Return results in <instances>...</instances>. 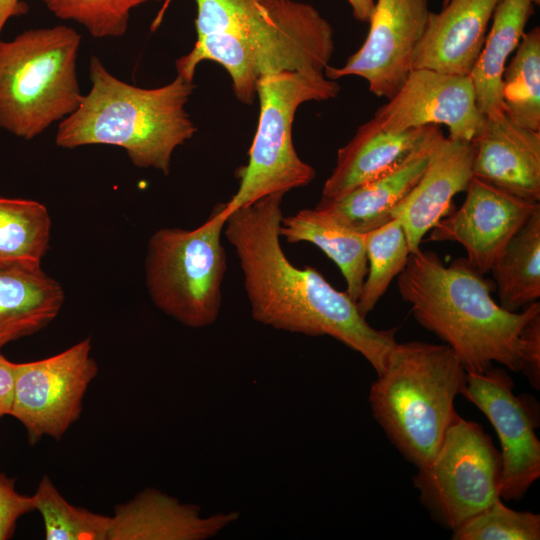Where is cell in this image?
<instances>
[{
    "label": "cell",
    "mask_w": 540,
    "mask_h": 540,
    "mask_svg": "<svg viewBox=\"0 0 540 540\" xmlns=\"http://www.w3.org/2000/svg\"><path fill=\"white\" fill-rule=\"evenodd\" d=\"M364 236L368 269L356 305L366 317L404 269L410 250L403 227L396 218Z\"/></svg>",
    "instance_id": "4316f807"
},
{
    "label": "cell",
    "mask_w": 540,
    "mask_h": 540,
    "mask_svg": "<svg viewBox=\"0 0 540 540\" xmlns=\"http://www.w3.org/2000/svg\"><path fill=\"white\" fill-rule=\"evenodd\" d=\"M472 142L442 135L434 144L428 165L410 192L392 211L400 221L411 253L449 212L453 197L466 191L472 174Z\"/></svg>",
    "instance_id": "9a60e30c"
},
{
    "label": "cell",
    "mask_w": 540,
    "mask_h": 540,
    "mask_svg": "<svg viewBox=\"0 0 540 540\" xmlns=\"http://www.w3.org/2000/svg\"><path fill=\"white\" fill-rule=\"evenodd\" d=\"M52 220L36 200L0 197V268H39L50 244Z\"/></svg>",
    "instance_id": "d4e9b609"
},
{
    "label": "cell",
    "mask_w": 540,
    "mask_h": 540,
    "mask_svg": "<svg viewBox=\"0 0 540 540\" xmlns=\"http://www.w3.org/2000/svg\"><path fill=\"white\" fill-rule=\"evenodd\" d=\"M32 496L47 540H108L110 516L70 504L47 475Z\"/></svg>",
    "instance_id": "83f0119b"
},
{
    "label": "cell",
    "mask_w": 540,
    "mask_h": 540,
    "mask_svg": "<svg viewBox=\"0 0 540 540\" xmlns=\"http://www.w3.org/2000/svg\"><path fill=\"white\" fill-rule=\"evenodd\" d=\"M446 1H447V0H444V2H443V3H445Z\"/></svg>",
    "instance_id": "74e56055"
},
{
    "label": "cell",
    "mask_w": 540,
    "mask_h": 540,
    "mask_svg": "<svg viewBox=\"0 0 540 540\" xmlns=\"http://www.w3.org/2000/svg\"><path fill=\"white\" fill-rule=\"evenodd\" d=\"M473 177L519 198L540 200V132L511 121L504 113L486 117L471 141Z\"/></svg>",
    "instance_id": "2e32d148"
},
{
    "label": "cell",
    "mask_w": 540,
    "mask_h": 540,
    "mask_svg": "<svg viewBox=\"0 0 540 540\" xmlns=\"http://www.w3.org/2000/svg\"><path fill=\"white\" fill-rule=\"evenodd\" d=\"M397 288L414 319L449 346L467 372L483 373L494 362L520 370V332L540 312L538 301L507 311L492 298L494 282L466 257L445 266L435 252L421 249L409 255Z\"/></svg>",
    "instance_id": "7a4b0ae2"
},
{
    "label": "cell",
    "mask_w": 540,
    "mask_h": 540,
    "mask_svg": "<svg viewBox=\"0 0 540 540\" xmlns=\"http://www.w3.org/2000/svg\"><path fill=\"white\" fill-rule=\"evenodd\" d=\"M459 209L429 231V241H453L466 250L469 264L481 274L490 271L510 238L540 205L519 198L475 177Z\"/></svg>",
    "instance_id": "5bb4252c"
},
{
    "label": "cell",
    "mask_w": 540,
    "mask_h": 540,
    "mask_svg": "<svg viewBox=\"0 0 540 540\" xmlns=\"http://www.w3.org/2000/svg\"><path fill=\"white\" fill-rule=\"evenodd\" d=\"M430 12L428 0H376L363 45L342 67L328 65L325 77H361L371 93L390 99L413 70Z\"/></svg>",
    "instance_id": "7c38bea8"
},
{
    "label": "cell",
    "mask_w": 540,
    "mask_h": 540,
    "mask_svg": "<svg viewBox=\"0 0 540 540\" xmlns=\"http://www.w3.org/2000/svg\"><path fill=\"white\" fill-rule=\"evenodd\" d=\"M453 540H538L540 515L507 507L501 498L452 531Z\"/></svg>",
    "instance_id": "f546056e"
},
{
    "label": "cell",
    "mask_w": 540,
    "mask_h": 540,
    "mask_svg": "<svg viewBox=\"0 0 540 540\" xmlns=\"http://www.w3.org/2000/svg\"><path fill=\"white\" fill-rule=\"evenodd\" d=\"M467 371L446 344L397 343L370 387L374 419L401 455L417 469L439 449L458 415L454 407Z\"/></svg>",
    "instance_id": "277c9868"
},
{
    "label": "cell",
    "mask_w": 540,
    "mask_h": 540,
    "mask_svg": "<svg viewBox=\"0 0 540 540\" xmlns=\"http://www.w3.org/2000/svg\"><path fill=\"white\" fill-rule=\"evenodd\" d=\"M354 18L360 22L369 23L375 5V0H347Z\"/></svg>",
    "instance_id": "d590c367"
},
{
    "label": "cell",
    "mask_w": 540,
    "mask_h": 540,
    "mask_svg": "<svg viewBox=\"0 0 540 540\" xmlns=\"http://www.w3.org/2000/svg\"><path fill=\"white\" fill-rule=\"evenodd\" d=\"M14 383L15 363L8 360L0 351V419L11 414Z\"/></svg>",
    "instance_id": "836d02e7"
},
{
    "label": "cell",
    "mask_w": 540,
    "mask_h": 540,
    "mask_svg": "<svg viewBox=\"0 0 540 540\" xmlns=\"http://www.w3.org/2000/svg\"><path fill=\"white\" fill-rule=\"evenodd\" d=\"M438 133L393 170L336 197H322L316 209L350 230L366 233L392 220V211L424 173Z\"/></svg>",
    "instance_id": "ffe728a7"
},
{
    "label": "cell",
    "mask_w": 540,
    "mask_h": 540,
    "mask_svg": "<svg viewBox=\"0 0 540 540\" xmlns=\"http://www.w3.org/2000/svg\"><path fill=\"white\" fill-rule=\"evenodd\" d=\"M532 0H499L492 16L483 48L470 72L477 105L486 117L504 113L502 77L510 55L517 49L529 19Z\"/></svg>",
    "instance_id": "7402d4cb"
},
{
    "label": "cell",
    "mask_w": 540,
    "mask_h": 540,
    "mask_svg": "<svg viewBox=\"0 0 540 540\" xmlns=\"http://www.w3.org/2000/svg\"><path fill=\"white\" fill-rule=\"evenodd\" d=\"M373 118L391 132L445 125L449 138L467 142L480 133L486 121L470 76L430 69H413Z\"/></svg>",
    "instance_id": "4fadbf2b"
},
{
    "label": "cell",
    "mask_w": 540,
    "mask_h": 540,
    "mask_svg": "<svg viewBox=\"0 0 540 540\" xmlns=\"http://www.w3.org/2000/svg\"><path fill=\"white\" fill-rule=\"evenodd\" d=\"M501 98L504 114L514 123L540 132V28L525 32L506 64Z\"/></svg>",
    "instance_id": "484cf974"
},
{
    "label": "cell",
    "mask_w": 540,
    "mask_h": 540,
    "mask_svg": "<svg viewBox=\"0 0 540 540\" xmlns=\"http://www.w3.org/2000/svg\"><path fill=\"white\" fill-rule=\"evenodd\" d=\"M266 10L241 31L196 39L189 53L175 62L177 75L193 82L202 61L222 65L233 91L250 104L260 78L285 71L324 74L334 52L333 29L312 5L293 0H265Z\"/></svg>",
    "instance_id": "5b68a950"
},
{
    "label": "cell",
    "mask_w": 540,
    "mask_h": 540,
    "mask_svg": "<svg viewBox=\"0 0 540 540\" xmlns=\"http://www.w3.org/2000/svg\"><path fill=\"white\" fill-rule=\"evenodd\" d=\"M41 1L56 17L81 24L95 38H107L123 36L132 9L150 0Z\"/></svg>",
    "instance_id": "f1b7e54d"
},
{
    "label": "cell",
    "mask_w": 540,
    "mask_h": 540,
    "mask_svg": "<svg viewBox=\"0 0 540 540\" xmlns=\"http://www.w3.org/2000/svg\"><path fill=\"white\" fill-rule=\"evenodd\" d=\"M499 0H447L430 12L413 69L469 76L483 48Z\"/></svg>",
    "instance_id": "ac0fdd59"
},
{
    "label": "cell",
    "mask_w": 540,
    "mask_h": 540,
    "mask_svg": "<svg viewBox=\"0 0 540 540\" xmlns=\"http://www.w3.org/2000/svg\"><path fill=\"white\" fill-rule=\"evenodd\" d=\"M284 195L233 211L224 227L240 262L253 319L291 333L330 336L361 354L380 375L397 344V329L372 327L346 292L317 269L289 261L280 243Z\"/></svg>",
    "instance_id": "6da1fadb"
},
{
    "label": "cell",
    "mask_w": 540,
    "mask_h": 540,
    "mask_svg": "<svg viewBox=\"0 0 540 540\" xmlns=\"http://www.w3.org/2000/svg\"><path fill=\"white\" fill-rule=\"evenodd\" d=\"M441 130L437 125L391 132L374 119L362 124L337 152L322 197H336L399 166Z\"/></svg>",
    "instance_id": "d6986e66"
},
{
    "label": "cell",
    "mask_w": 540,
    "mask_h": 540,
    "mask_svg": "<svg viewBox=\"0 0 540 540\" xmlns=\"http://www.w3.org/2000/svg\"><path fill=\"white\" fill-rule=\"evenodd\" d=\"M501 475V454L491 436L458 414L413 483L431 519L452 532L500 499Z\"/></svg>",
    "instance_id": "9c48e42d"
},
{
    "label": "cell",
    "mask_w": 540,
    "mask_h": 540,
    "mask_svg": "<svg viewBox=\"0 0 540 540\" xmlns=\"http://www.w3.org/2000/svg\"><path fill=\"white\" fill-rule=\"evenodd\" d=\"M521 340V366L520 372L524 374L529 384L539 390L540 388V312L533 315L523 326L520 332Z\"/></svg>",
    "instance_id": "d6a6232c"
},
{
    "label": "cell",
    "mask_w": 540,
    "mask_h": 540,
    "mask_svg": "<svg viewBox=\"0 0 540 540\" xmlns=\"http://www.w3.org/2000/svg\"><path fill=\"white\" fill-rule=\"evenodd\" d=\"M171 1L163 0V5L151 26L153 31L160 25ZM195 2L197 38L244 30L258 20L266 10L265 0H195Z\"/></svg>",
    "instance_id": "4dcf8cb0"
},
{
    "label": "cell",
    "mask_w": 540,
    "mask_h": 540,
    "mask_svg": "<svg viewBox=\"0 0 540 540\" xmlns=\"http://www.w3.org/2000/svg\"><path fill=\"white\" fill-rule=\"evenodd\" d=\"M229 215L220 204L199 227L161 228L148 240L144 266L149 296L184 326L203 328L218 319L227 269L221 235Z\"/></svg>",
    "instance_id": "52a82bcc"
},
{
    "label": "cell",
    "mask_w": 540,
    "mask_h": 540,
    "mask_svg": "<svg viewBox=\"0 0 540 540\" xmlns=\"http://www.w3.org/2000/svg\"><path fill=\"white\" fill-rule=\"evenodd\" d=\"M514 381L502 368L467 372L461 395L491 422L500 442V498L522 499L540 476V441L535 434V403L514 393Z\"/></svg>",
    "instance_id": "8fae6325"
},
{
    "label": "cell",
    "mask_w": 540,
    "mask_h": 540,
    "mask_svg": "<svg viewBox=\"0 0 540 540\" xmlns=\"http://www.w3.org/2000/svg\"><path fill=\"white\" fill-rule=\"evenodd\" d=\"M108 540H205L239 519L237 511L204 516L198 505L180 502L155 488H145L115 506Z\"/></svg>",
    "instance_id": "e0dca14e"
},
{
    "label": "cell",
    "mask_w": 540,
    "mask_h": 540,
    "mask_svg": "<svg viewBox=\"0 0 540 540\" xmlns=\"http://www.w3.org/2000/svg\"><path fill=\"white\" fill-rule=\"evenodd\" d=\"M280 236L289 243L309 242L321 249L338 266L346 293L357 302L368 269L364 233L350 230L314 208L283 217Z\"/></svg>",
    "instance_id": "603a6c76"
},
{
    "label": "cell",
    "mask_w": 540,
    "mask_h": 540,
    "mask_svg": "<svg viewBox=\"0 0 540 540\" xmlns=\"http://www.w3.org/2000/svg\"><path fill=\"white\" fill-rule=\"evenodd\" d=\"M80 34L66 25L0 40V127L31 140L79 107Z\"/></svg>",
    "instance_id": "8992f818"
},
{
    "label": "cell",
    "mask_w": 540,
    "mask_h": 540,
    "mask_svg": "<svg viewBox=\"0 0 540 540\" xmlns=\"http://www.w3.org/2000/svg\"><path fill=\"white\" fill-rule=\"evenodd\" d=\"M340 87L322 73L285 71L264 76L257 83L259 120L245 166L239 168V185L224 203L230 214L263 197L311 183L315 169L297 154L292 124L300 105L335 98Z\"/></svg>",
    "instance_id": "ba28073f"
},
{
    "label": "cell",
    "mask_w": 540,
    "mask_h": 540,
    "mask_svg": "<svg viewBox=\"0 0 540 540\" xmlns=\"http://www.w3.org/2000/svg\"><path fill=\"white\" fill-rule=\"evenodd\" d=\"M64 297L60 283L41 267L0 268V349L48 326Z\"/></svg>",
    "instance_id": "44dd1931"
},
{
    "label": "cell",
    "mask_w": 540,
    "mask_h": 540,
    "mask_svg": "<svg viewBox=\"0 0 540 540\" xmlns=\"http://www.w3.org/2000/svg\"><path fill=\"white\" fill-rule=\"evenodd\" d=\"M34 510L33 496L18 493L15 480L0 473V540L12 537L18 519Z\"/></svg>",
    "instance_id": "1f68e13d"
},
{
    "label": "cell",
    "mask_w": 540,
    "mask_h": 540,
    "mask_svg": "<svg viewBox=\"0 0 540 540\" xmlns=\"http://www.w3.org/2000/svg\"><path fill=\"white\" fill-rule=\"evenodd\" d=\"M28 6L22 0H0V35L6 22L27 13Z\"/></svg>",
    "instance_id": "e575fe53"
},
{
    "label": "cell",
    "mask_w": 540,
    "mask_h": 540,
    "mask_svg": "<svg viewBox=\"0 0 540 540\" xmlns=\"http://www.w3.org/2000/svg\"><path fill=\"white\" fill-rule=\"evenodd\" d=\"M90 338L36 361L15 363L10 416L25 428L30 444L43 436L60 440L80 417L86 391L98 373Z\"/></svg>",
    "instance_id": "30bf717a"
},
{
    "label": "cell",
    "mask_w": 540,
    "mask_h": 540,
    "mask_svg": "<svg viewBox=\"0 0 540 540\" xmlns=\"http://www.w3.org/2000/svg\"><path fill=\"white\" fill-rule=\"evenodd\" d=\"M536 5L540 4V0H532Z\"/></svg>",
    "instance_id": "8d00e7d4"
},
{
    "label": "cell",
    "mask_w": 540,
    "mask_h": 540,
    "mask_svg": "<svg viewBox=\"0 0 540 540\" xmlns=\"http://www.w3.org/2000/svg\"><path fill=\"white\" fill-rule=\"evenodd\" d=\"M490 271L499 305L518 312L540 297V205L510 238Z\"/></svg>",
    "instance_id": "cb8c5ba5"
},
{
    "label": "cell",
    "mask_w": 540,
    "mask_h": 540,
    "mask_svg": "<svg viewBox=\"0 0 540 540\" xmlns=\"http://www.w3.org/2000/svg\"><path fill=\"white\" fill-rule=\"evenodd\" d=\"M89 77V92L58 125L56 145L120 147L134 166L169 174L174 150L197 130L185 110L193 82L177 75L158 88L137 87L112 75L96 56L90 59Z\"/></svg>",
    "instance_id": "3957f363"
}]
</instances>
